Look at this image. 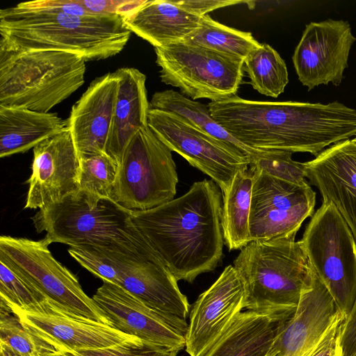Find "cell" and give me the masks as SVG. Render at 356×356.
<instances>
[{
  "label": "cell",
  "mask_w": 356,
  "mask_h": 356,
  "mask_svg": "<svg viewBox=\"0 0 356 356\" xmlns=\"http://www.w3.org/2000/svg\"><path fill=\"white\" fill-rule=\"evenodd\" d=\"M212 180L194 182L183 195L146 211L131 222L177 281L193 283L216 269L222 256V193Z\"/></svg>",
  "instance_id": "6da1fadb"
},
{
  "label": "cell",
  "mask_w": 356,
  "mask_h": 356,
  "mask_svg": "<svg viewBox=\"0 0 356 356\" xmlns=\"http://www.w3.org/2000/svg\"><path fill=\"white\" fill-rule=\"evenodd\" d=\"M214 120L245 146L260 151L319 154L334 130L328 104L248 100L233 95L210 102Z\"/></svg>",
  "instance_id": "7a4b0ae2"
},
{
  "label": "cell",
  "mask_w": 356,
  "mask_h": 356,
  "mask_svg": "<svg viewBox=\"0 0 356 356\" xmlns=\"http://www.w3.org/2000/svg\"><path fill=\"white\" fill-rule=\"evenodd\" d=\"M131 33L119 15H72L39 6L33 1L0 10V44L70 52L86 62L117 55Z\"/></svg>",
  "instance_id": "3957f363"
},
{
  "label": "cell",
  "mask_w": 356,
  "mask_h": 356,
  "mask_svg": "<svg viewBox=\"0 0 356 356\" xmlns=\"http://www.w3.org/2000/svg\"><path fill=\"white\" fill-rule=\"evenodd\" d=\"M233 266L245 283V309L281 320L294 313L316 276L302 241L295 238L252 241Z\"/></svg>",
  "instance_id": "277c9868"
},
{
  "label": "cell",
  "mask_w": 356,
  "mask_h": 356,
  "mask_svg": "<svg viewBox=\"0 0 356 356\" xmlns=\"http://www.w3.org/2000/svg\"><path fill=\"white\" fill-rule=\"evenodd\" d=\"M131 211L111 199L79 189L31 218L49 244L91 245L108 250L140 252L152 247L131 222Z\"/></svg>",
  "instance_id": "5b68a950"
},
{
  "label": "cell",
  "mask_w": 356,
  "mask_h": 356,
  "mask_svg": "<svg viewBox=\"0 0 356 356\" xmlns=\"http://www.w3.org/2000/svg\"><path fill=\"white\" fill-rule=\"evenodd\" d=\"M86 69L70 52L0 44V106L48 113L84 83Z\"/></svg>",
  "instance_id": "8992f818"
},
{
  "label": "cell",
  "mask_w": 356,
  "mask_h": 356,
  "mask_svg": "<svg viewBox=\"0 0 356 356\" xmlns=\"http://www.w3.org/2000/svg\"><path fill=\"white\" fill-rule=\"evenodd\" d=\"M177 183L172 151L147 125L125 149L111 200L130 211L149 210L173 200Z\"/></svg>",
  "instance_id": "52a82bcc"
},
{
  "label": "cell",
  "mask_w": 356,
  "mask_h": 356,
  "mask_svg": "<svg viewBox=\"0 0 356 356\" xmlns=\"http://www.w3.org/2000/svg\"><path fill=\"white\" fill-rule=\"evenodd\" d=\"M300 241L317 277L347 316L356 300V241L331 202H323Z\"/></svg>",
  "instance_id": "ba28073f"
},
{
  "label": "cell",
  "mask_w": 356,
  "mask_h": 356,
  "mask_svg": "<svg viewBox=\"0 0 356 356\" xmlns=\"http://www.w3.org/2000/svg\"><path fill=\"white\" fill-rule=\"evenodd\" d=\"M163 83L193 100L211 102L236 95L244 76V60L181 41L155 47Z\"/></svg>",
  "instance_id": "9c48e42d"
},
{
  "label": "cell",
  "mask_w": 356,
  "mask_h": 356,
  "mask_svg": "<svg viewBox=\"0 0 356 356\" xmlns=\"http://www.w3.org/2000/svg\"><path fill=\"white\" fill-rule=\"evenodd\" d=\"M49 245L44 238L33 241L1 236L0 261L20 273L65 312L111 325L83 291L77 277L53 257Z\"/></svg>",
  "instance_id": "30bf717a"
},
{
  "label": "cell",
  "mask_w": 356,
  "mask_h": 356,
  "mask_svg": "<svg viewBox=\"0 0 356 356\" xmlns=\"http://www.w3.org/2000/svg\"><path fill=\"white\" fill-rule=\"evenodd\" d=\"M249 166L253 172L251 241L296 238L303 221L313 215L316 193L308 182L292 184Z\"/></svg>",
  "instance_id": "8fae6325"
},
{
  "label": "cell",
  "mask_w": 356,
  "mask_h": 356,
  "mask_svg": "<svg viewBox=\"0 0 356 356\" xmlns=\"http://www.w3.org/2000/svg\"><path fill=\"white\" fill-rule=\"evenodd\" d=\"M148 126L170 149L209 175L222 193L234 175L250 163L225 143L170 112L150 108Z\"/></svg>",
  "instance_id": "7c38bea8"
},
{
  "label": "cell",
  "mask_w": 356,
  "mask_h": 356,
  "mask_svg": "<svg viewBox=\"0 0 356 356\" xmlns=\"http://www.w3.org/2000/svg\"><path fill=\"white\" fill-rule=\"evenodd\" d=\"M102 281L92 298L113 327L178 352L185 348V319L154 311L121 286Z\"/></svg>",
  "instance_id": "4fadbf2b"
},
{
  "label": "cell",
  "mask_w": 356,
  "mask_h": 356,
  "mask_svg": "<svg viewBox=\"0 0 356 356\" xmlns=\"http://www.w3.org/2000/svg\"><path fill=\"white\" fill-rule=\"evenodd\" d=\"M355 41L347 21L328 19L307 24L292 56L299 81L308 90L329 83L339 86Z\"/></svg>",
  "instance_id": "5bb4252c"
},
{
  "label": "cell",
  "mask_w": 356,
  "mask_h": 356,
  "mask_svg": "<svg viewBox=\"0 0 356 356\" xmlns=\"http://www.w3.org/2000/svg\"><path fill=\"white\" fill-rule=\"evenodd\" d=\"M108 251L118 274L117 285L154 311L186 319L191 307L187 297L152 248L140 252Z\"/></svg>",
  "instance_id": "9a60e30c"
},
{
  "label": "cell",
  "mask_w": 356,
  "mask_h": 356,
  "mask_svg": "<svg viewBox=\"0 0 356 356\" xmlns=\"http://www.w3.org/2000/svg\"><path fill=\"white\" fill-rule=\"evenodd\" d=\"M245 297L243 280L234 266H227L190 309L186 353L202 356L245 309Z\"/></svg>",
  "instance_id": "2e32d148"
},
{
  "label": "cell",
  "mask_w": 356,
  "mask_h": 356,
  "mask_svg": "<svg viewBox=\"0 0 356 356\" xmlns=\"http://www.w3.org/2000/svg\"><path fill=\"white\" fill-rule=\"evenodd\" d=\"M25 209H42L79 189L80 159L68 129L33 149Z\"/></svg>",
  "instance_id": "e0dca14e"
},
{
  "label": "cell",
  "mask_w": 356,
  "mask_h": 356,
  "mask_svg": "<svg viewBox=\"0 0 356 356\" xmlns=\"http://www.w3.org/2000/svg\"><path fill=\"white\" fill-rule=\"evenodd\" d=\"M22 324L54 351L108 347L134 336L100 322L72 315L49 300L36 312H16Z\"/></svg>",
  "instance_id": "ac0fdd59"
},
{
  "label": "cell",
  "mask_w": 356,
  "mask_h": 356,
  "mask_svg": "<svg viewBox=\"0 0 356 356\" xmlns=\"http://www.w3.org/2000/svg\"><path fill=\"white\" fill-rule=\"evenodd\" d=\"M342 316L333 298L316 275L312 287L301 296L294 313L283 321L271 356H307Z\"/></svg>",
  "instance_id": "d6986e66"
},
{
  "label": "cell",
  "mask_w": 356,
  "mask_h": 356,
  "mask_svg": "<svg viewBox=\"0 0 356 356\" xmlns=\"http://www.w3.org/2000/svg\"><path fill=\"white\" fill-rule=\"evenodd\" d=\"M305 165L323 202L335 207L356 241V145L351 139L339 142Z\"/></svg>",
  "instance_id": "ffe728a7"
},
{
  "label": "cell",
  "mask_w": 356,
  "mask_h": 356,
  "mask_svg": "<svg viewBox=\"0 0 356 356\" xmlns=\"http://www.w3.org/2000/svg\"><path fill=\"white\" fill-rule=\"evenodd\" d=\"M118 83L115 72L97 77L72 106L68 128L79 159L105 153Z\"/></svg>",
  "instance_id": "44dd1931"
},
{
  "label": "cell",
  "mask_w": 356,
  "mask_h": 356,
  "mask_svg": "<svg viewBox=\"0 0 356 356\" xmlns=\"http://www.w3.org/2000/svg\"><path fill=\"white\" fill-rule=\"evenodd\" d=\"M115 72L119 83L105 153L119 164L131 139L148 125L150 106L143 73L134 67Z\"/></svg>",
  "instance_id": "7402d4cb"
},
{
  "label": "cell",
  "mask_w": 356,
  "mask_h": 356,
  "mask_svg": "<svg viewBox=\"0 0 356 356\" xmlns=\"http://www.w3.org/2000/svg\"><path fill=\"white\" fill-rule=\"evenodd\" d=\"M201 17L177 1L145 0L124 21L131 33L155 48L184 41L199 27Z\"/></svg>",
  "instance_id": "603a6c76"
},
{
  "label": "cell",
  "mask_w": 356,
  "mask_h": 356,
  "mask_svg": "<svg viewBox=\"0 0 356 356\" xmlns=\"http://www.w3.org/2000/svg\"><path fill=\"white\" fill-rule=\"evenodd\" d=\"M68 129L56 113L0 106V157L24 153Z\"/></svg>",
  "instance_id": "cb8c5ba5"
},
{
  "label": "cell",
  "mask_w": 356,
  "mask_h": 356,
  "mask_svg": "<svg viewBox=\"0 0 356 356\" xmlns=\"http://www.w3.org/2000/svg\"><path fill=\"white\" fill-rule=\"evenodd\" d=\"M284 320L250 310L241 312L202 356H270Z\"/></svg>",
  "instance_id": "d4e9b609"
},
{
  "label": "cell",
  "mask_w": 356,
  "mask_h": 356,
  "mask_svg": "<svg viewBox=\"0 0 356 356\" xmlns=\"http://www.w3.org/2000/svg\"><path fill=\"white\" fill-rule=\"evenodd\" d=\"M253 172L250 166L240 168L222 192L221 227L224 243L229 251L241 250L251 238L249 229Z\"/></svg>",
  "instance_id": "484cf974"
},
{
  "label": "cell",
  "mask_w": 356,
  "mask_h": 356,
  "mask_svg": "<svg viewBox=\"0 0 356 356\" xmlns=\"http://www.w3.org/2000/svg\"><path fill=\"white\" fill-rule=\"evenodd\" d=\"M150 108L170 112L181 118L200 131L227 145L250 164L260 150L251 149L231 136L213 118L208 106L188 98L173 90L155 92L149 102Z\"/></svg>",
  "instance_id": "4316f807"
},
{
  "label": "cell",
  "mask_w": 356,
  "mask_h": 356,
  "mask_svg": "<svg viewBox=\"0 0 356 356\" xmlns=\"http://www.w3.org/2000/svg\"><path fill=\"white\" fill-rule=\"evenodd\" d=\"M184 42L242 60L261 45L250 32L223 25L209 15L202 16L199 27Z\"/></svg>",
  "instance_id": "83f0119b"
},
{
  "label": "cell",
  "mask_w": 356,
  "mask_h": 356,
  "mask_svg": "<svg viewBox=\"0 0 356 356\" xmlns=\"http://www.w3.org/2000/svg\"><path fill=\"white\" fill-rule=\"evenodd\" d=\"M243 70L247 72L252 88L267 97H277L289 83L284 60L266 43L261 44L246 57Z\"/></svg>",
  "instance_id": "f1b7e54d"
},
{
  "label": "cell",
  "mask_w": 356,
  "mask_h": 356,
  "mask_svg": "<svg viewBox=\"0 0 356 356\" xmlns=\"http://www.w3.org/2000/svg\"><path fill=\"white\" fill-rule=\"evenodd\" d=\"M0 305L13 313L36 312L49 300L15 270L0 261Z\"/></svg>",
  "instance_id": "f546056e"
},
{
  "label": "cell",
  "mask_w": 356,
  "mask_h": 356,
  "mask_svg": "<svg viewBox=\"0 0 356 356\" xmlns=\"http://www.w3.org/2000/svg\"><path fill=\"white\" fill-rule=\"evenodd\" d=\"M79 189L111 199L119 164L106 153L80 159Z\"/></svg>",
  "instance_id": "4dcf8cb0"
},
{
  "label": "cell",
  "mask_w": 356,
  "mask_h": 356,
  "mask_svg": "<svg viewBox=\"0 0 356 356\" xmlns=\"http://www.w3.org/2000/svg\"><path fill=\"white\" fill-rule=\"evenodd\" d=\"M1 306L0 343L25 356H42L54 350L33 336L18 316Z\"/></svg>",
  "instance_id": "1f68e13d"
},
{
  "label": "cell",
  "mask_w": 356,
  "mask_h": 356,
  "mask_svg": "<svg viewBox=\"0 0 356 356\" xmlns=\"http://www.w3.org/2000/svg\"><path fill=\"white\" fill-rule=\"evenodd\" d=\"M292 154L283 150L259 151L252 158L250 165L275 178L304 184L307 182L305 163L293 161Z\"/></svg>",
  "instance_id": "d6a6232c"
},
{
  "label": "cell",
  "mask_w": 356,
  "mask_h": 356,
  "mask_svg": "<svg viewBox=\"0 0 356 356\" xmlns=\"http://www.w3.org/2000/svg\"><path fill=\"white\" fill-rule=\"evenodd\" d=\"M178 351L134 337L113 346L77 351H54L42 356H177Z\"/></svg>",
  "instance_id": "836d02e7"
},
{
  "label": "cell",
  "mask_w": 356,
  "mask_h": 356,
  "mask_svg": "<svg viewBox=\"0 0 356 356\" xmlns=\"http://www.w3.org/2000/svg\"><path fill=\"white\" fill-rule=\"evenodd\" d=\"M93 15H119L125 18L134 13L145 0H76Z\"/></svg>",
  "instance_id": "e575fe53"
},
{
  "label": "cell",
  "mask_w": 356,
  "mask_h": 356,
  "mask_svg": "<svg viewBox=\"0 0 356 356\" xmlns=\"http://www.w3.org/2000/svg\"><path fill=\"white\" fill-rule=\"evenodd\" d=\"M345 318L342 316L337 321L321 341L307 356H342L340 334Z\"/></svg>",
  "instance_id": "d590c367"
},
{
  "label": "cell",
  "mask_w": 356,
  "mask_h": 356,
  "mask_svg": "<svg viewBox=\"0 0 356 356\" xmlns=\"http://www.w3.org/2000/svg\"><path fill=\"white\" fill-rule=\"evenodd\" d=\"M340 345L342 356H356V300L341 324Z\"/></svg>",
  "instance_id": "8d00e7d4"
},
{
  "label": "cell",
  "mask_w": 356,
  "mask_h": 356,
  "mask_svg": "<svg viewBox=\"0 0 356 356\" xmlns=\"http://www.w3.org/2000/svg\"><path fill=\"white\" fill-rule=\"evenodd\" d=\"M177 1L182 7L200 16L208 15V13L220 8L234 6L238 3H249V1H246L233 0H181Z\"/></svg>",
  "instance_id": "74e56055"
},
{
  "label": "cell",
  "mask_w": 356,
  "mask_h": 356,
  "mask_svg": "<svg viewBox=\"0 0 356 356\" xmlns=\"http://www.w3.org/2000/svg\"><path fill=\"white\" fill-rule=\"evenodd\" d=\"M0 348L1 356H25L16 352L13 348L3 343H0Z\"/></svg>",
  "instance_id": "f35d334b"
},
{
  "label": "cell",
  "mask_w": 356,
  "mask_h": 356,
  "mask_svg": "<svg viewBox=\"0 0 356 356\" xmlns=\"http://www.w3.org/2000/svg\"><path fill=\"white\" fill-rule=\"evenodd\" d=\"M351 140L356 145V136L354 138L351 139Z\"/></svg>",
  "instance_id": "ab89813d"
},
{
  "label": "cell",
  "mask_w": 356,
  "mask_h": 356,
  "mask_svg": "<svg viewBox=\"0 0 356 356\" xmlns=\"http://www.w3.org/2000/svg\"><path fill=\"white\" fill-rule=\"evenodd\" d=\"M270 356H271V355H270Z\"/></svg>",
  "instance_id": "60d3db41"
},
{
  "label": "cell",
  "mask_w": 356,
  "mask_h": 356,
  "mask_svg": "<svg viewBox=\"0 0 356 356\" xmlns=\"http://www.w3.org/2000/svg\"></svg>",
  "instance_id": "b9f144b4"
}]
</instances>
